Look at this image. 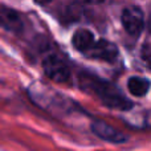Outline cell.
I'll return each mask as SVG.
<instances>
[{"label":"cell","mask_w":151,"mask_h":151,"mask_svg":"<svg viewBox=\"0 0 151 151\" xmlns=\"http://www.w3.org/2000/svg\"><path fill=\"white\" fill-rule=\"evenodd\" d=\"M80 81L81 88L90 94H94L105 106L121 111H126L133 107V102L126 96H123L122 91L113 83L89 73L81 76Z\"/></svg>","instance_id":"obj_1"},{"label":"cell","mask_w":151,"mask_h":151,"mask_svg":"<svg viewBox=\"0 0 151 151\" xmlns=\"http://www.w3.org/2000/svg\"><path fill=\"white\" fill-rule=\"evenodd\" d=\"M42 69H44L45 76L55 82L64 83L68 82L70 78V69L68 64L56 55L45 57V60L42 61Z\"/></svg>","instance_id":"obj_2"},{"label":"cell","mask_w":151,"mask_h":151,"mask_svg":"<svg viewBox=\"0 0 151 151\" xmlns=\"http://www.w3.org/2000/svg\"><path fill=\"white\" fill-rule=\"evenodd\" d=\"M122 25L129 35L138 37L145 28V15L139 7H127L122 12Z\"/></svg>","instance_id":"obj_3"},{"label":"cell","mask_w":151,"mask_h":151,"mask_svg":"<svg viewBox=\"0 0 151 151\" xmlns=\"http://www.w3.org/2000/svg\"><path fill=\"white\" fill-rule=\"evenodd\" d=\"M85 56L94 60L105 61V63H114L118 57V48L114 42L101 39L94 42L93 47Z\"/></svg>","instance_id":"obj_4"},{"label":"cell","mask_w":151,"mask_h":151,"mask_svg":"<svg viewBox=\"0 0 151 151\" xmlns=\"http://www.w3.org/2000/svg\"><path fill=\"white\" fill-rule=\"evenodd\" d=\"M91 131L94 133V135H97L98 138L104 139L110 143H125L127 142L129 137L126 134L121 133L119 130H117L115 127H113L111 125L106 123L105 121H94L91 123Z\"/></svg>","instance_id":"obj_5"},{"label":"cell","mask_w":151,"mask_h":151,"mask_svg":"<svg viewBox=\"0 0 151 151\" xmlns=\"http://www.w3.org/2000/svg\"><path fill=\"white\" fill-rule=\"evenodd\" d=\"M0 27L12 33H20L24 28L23 17L12 8L0 7Z\"/></svg>","instance_id":"obj_6"},{"label":"cell","mask_w":151,"mask_h":151,"mask_svg":"<svg viewBox=\"0 0 151 151\" xmlns=\"http://www.w3.org/2000/svg\"><path fill=\"white\" fill-rule=\"evenodd\" d=\"M94 42H96L94 35L89 29H78L72 37V45L74 47V49H77L83 55H86L90 50Z\"/></svg>","instance_id":"obj_7"},{"label":"cell","mask_w":151,"mask_h":151,"mask_svg":"<svg viewBox=\"0 0 151 151\" xmlns=\"http://www.w3.org/2000/svg\"><path fill=\"white\" fill-rule=\"evenodd\" d=\"M127 89L133 96L135 97H143L147 94L150 89V81L145 77H139V76H134V77L129 78L127 81Z\"/></svg>","instance_id":"obj_8"},{"label":"cell","mask_w":151,"mask_h":151,"mask_svg":"<svg viewBox=\"0 0 151 151\" xmlns=\"http://www.w3.org/2000/svg\"><path fill=\"white\" fill-rule=\"evenodd\" d=\"M143 56H145V60H146V63H149V60H150V56H149V44H145V47H143Z\"/></svg>","instance_id":"obj_9"},{"label":"cell","mask_w":151,"mask_h":151,"mask_svg":"<svg viewBox=\"0 0 151 151\" xmlns=\"http://www.w3.org/2000/svg\"><path fill=\"white\" fill-rule=\"evenodd\" d=\"M82 1L86 3V4H101L105 0H82Z\"/></svg>","instance_id":"obj_10"},{"label":"cell","mask_w":151,"mask_h":151,"mask_svg":"<svg viewBox=\"0 0 151 151\" xmlns=\"http://www.w3.org/2000/svg\"><path fill=\"white\" fill-rule=\"evenodd\" d=\"M36 3H39V4H48V3H50L52 0H35Z\"/></svg>","instance_id":"obj_11"}]
</instances>
